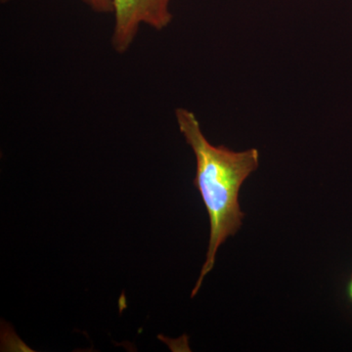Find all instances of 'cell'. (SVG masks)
Wrapping results in <instances>:
<instances>
[{"instance_id": "5b68a950", "label": "cell", "mask_w": 352, "mask_h": 352, "mask_svg": "<svg viewBox=\"0 0 352 352\" xmlns=\"http://www.w3.org/2000/svg\"><path fill=\"white\" fill-rule=\"evenodd\" d=\"M8 1L9 0H1V3H7Z\"/></svg>"}, {"instance_id": "7a4b0ae2", "label": "cell", "mask_w": 352, "mask_h": 352, "mask_svg": "<svg viewBox=\"0 0 352 352\" xmlns=\"http://www.w3.org/2000/svg\"><path fill=\"white\" fill-rule=\"evenodd\" d=\"M173 0H113L115 24L112 46L116 52L124 54L138 36L140 25L145 24L163 31L173 19L170 11Z\"/></svg>"}, {"instance_id": "3957f363", "label": "cell", "mask_w": 352, "mask_h": 352, "mask_svg": "<svg viewBox=\"0 0 352 352\" xmlns=\"http://www.w3.org/2000/svg\"><path fill=\"white\" fill-rule=\"evenodd\" d=\"M92 11L96 13H113V0H82Z\"/></svg>"}, {"instance_id": "6da1fadb", "label": "cell", "mask_w": 352, "mask_h": 352, "mask_svg": "<svg viewBox=\"0 0 352 352\" xmlns=\"http://www.w3.org/2000/svg\"><path fill=\"white\" fill-rule=\"evenodd\" d=\"M178 127L196 157V176L193 184L200 192L210 219V240L207 259L191 298L198 294L204 279L214 268L217 251L227 238L235 235L242 226L239 193L245 180L258 170V149L235 152L226 146H214L201 132L193 112L178 108L175 111Z\"/></svg>"}, {"instance_id": "277c9868", "label": "cell", "mask_w": 352, "mask_h": 352, "mask_svg": "<svg viewBox=\"0 0 352 352\" xmlns=\"http://www.w3.org/2000/svg\"><path fill=\"white\" fill-rule=\"evenodd\" d=\"M347 295H349V300L352 302V274L351 280H349V286H347Z\"/></svg>"}]
</instances>
